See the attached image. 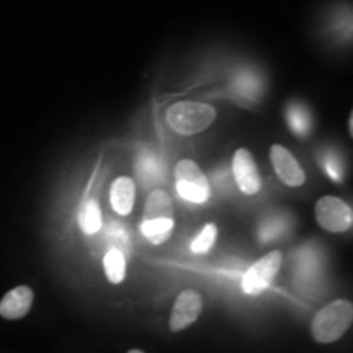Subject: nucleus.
<instances>
[{"label": "nucleus", "mask_w": 353, "mask_h": 353, "mask_svg": "<svg viewBox=\"0 0 353 353\" xmlns=\"http://www.w3.org/2000/svg\"><path fill=\"white\" fill-rule=\"evenodd\" d=\"M174 231V203L164 190H154L145 201L141 232L154 245L170 239Z\"/></svg>", "instance_id": "1"}, {"label": "nucleus", "mask_w": 353, "mask_h": 353, "mask_svg": "<svg viewBox=\"0 0 353 353\" xmlns=\"http://www.w3.org/2000/svg\"><path fill=\"white\" fill-rule=\"evenodd\" d=\"M353 322V304L347 299L329 303L317 312L311 324V332L316 342L332 343L350 329Z\"/></svg>", "instance_id": "2"}, {"label": "nucleus", "mask_w": 353, "mask_h": 353, "mask_svg": "<svg viewBox=\"0 0 353 353\" xmlns=\"http://www.w3.org/2000/svg\"><path fill=\"white\" fill-rule=\"evenodd\" d=\"M167 125L179 134L192 136L208 130L216 120V110L201 101H176L167 110Z\"/></svg>", "instance_id": "3"}, {"label": "nucleus", "mask_w": 353, "mask_h": 353, "mask_svg": "<svg viewBox=\"0 0 353 353\" xmlns=\"http://www.w3.org/2000/svg\"><path fill=\"white\" fill-rule=\"evenodd\" d=\"M175 190L183 200L203 205L210 198V182L196 162L183 159L176 164L175 170Z\"/></svg>", "instance_id": "4"}, {"label": "nucleus", "mask_w": 353, "mask_h": 353, "mask_svg": "<svg viewBox=\"0 0 353 353\" xmlns=\"http://www.w3.org/2000/svg\"><path fill=\"white\" fill-rule=\"evenodd\" d=\"M316 219L329 232H347L352 229L353 211L341 198L327 195L316 203Z\"/></svg>", "instance_id": "5"}, {"label": "nucleus", "mask_w": 353, "mask_h": 353, "mask_svg": "<svg viewBox=\"0 0 353 353\" xmlns=\"http://www.w3.org/2000/svg\"><path fill=\"white\" fill-rule=\"evenodd\" d=\"M281 262H283V255L278 250H273V252L257 260L254 265H250L249 270L242 276V291L247 294H252V296L263 293L272 285L273 278L276 276Z\"/></svg>", "instance_id": "6"}, {"label": "nucleus", "mask_w": 353, "mask_h": 353, "mask_svg": "<svg viewBox=\"0 0 353 353\" xmlns=\"http://www.w3.org/2000/svg\"><path fill=\"white\" fill-rule=\"evenodd\" d=\"M232 174L237 187L244 195H255L262 187V180L254 156L247 149H237L232 159Z\"/></svg>", "instance_id": "7"}, {"label": "nucleus", "mask_w": 353, "mask_h": 353, "mask_svg": "<svg viewBox=\"0 0 353 353\" xmlns=\"http://www.w3.org/2000/svg\"><path fill=\"white\" fill-rule=\"evenodd\" d=\"M203 298L193 290H185L179 294L170 314V329L174 332L190 327L201 314Z\"/></svg>", "instance_id": "8"}, {"label": "nucleus", "mask_w": 353, "mask_h": 353, "mask_svg": "<svg viewBox=\"0 0 353 353\" xmlns=\"http://www.w3.org/2000/svg\"><path fill=\"white\" fill-rule=\"evenodd\" d=\"M270 159L278 179L285 185H288V187H301L306 182V174H304L303 167L299 165V162L294 159L293 154L281 144L272 145Z\"/></svg>", "instance_id": "9"}, {"label": "nucleus", "mask_w": 353, "mask_h": 353, "mask_svg": "<svg viewBox=\"0 0 353 353\" xmlns=\"http://www.w3.org/2000/svg\"><path fill=\"white\" fill-rule=\"evenodd\" d=\"M33 304V291L28 286H17L0 301V316L15 321L28 314Z\"/></svg>", "instance_id": "10"}, {"label": "nucleus", "mask_w": 353, "mask_h": 353, "mask_svg": "<svg viewBox=\"0 0 353 353\" xmlns=\"http://www.w3.org/2000/svg\"><path fill=\"white\" fill-rule=\"evenodd\" d=\"M136 196V183L130 176H118L110 188V203L118 214L126 216L132 211Z\"/></svg>", "instance_id": "11"}, {"label": "nucleus", "mask_w": 353, "mask_h": 353, "mask_svg": "<svg viewBox=\"0 0 353 353\" xmlns=\"http://www.w3.org/2000/svg\"><path fill=\"white\" fill-rule=\"evenodd\" d=\"M105 275L113 285H120L126 276V259L120 249H110L103 259Z\"/></svg>", "instance_id": "12"}, {"label": "nucleus", "mask_w": 353, "mask_h": 353, "mask_svg": "<svg viewBox=\"0 0 353 353\" xmlns=\"http://www.w3.org/2000/svg\"><path fill=\"white\" fill-rule=\"evenodd\" d=\"M79 224L87 236H94L101 229V210L97 200H88L83 203L79 213Z\"/></svg>", "instance_id": "13"}, {"label": "nucleus", "mask_w": 353, "mask_h": 353, "mask_svg": "<svg viewBox=\"0 0 353 353\" xmlns=\"http://www.w3.org/2000/svg\"><path fill=\"white\" fill-rule=\"evenodd\" d=\"M216 237H218V228H216V224H206L200 231V234L193 239L192 244H190V250L193 254H208L211 247L214 245Z\"/></svg>", "instance_id": "14"}, {"label": "nucleus", "mask_w": 353, "mask_h": 353, "mask_svg": "<svg viewBox=\"0 0 353 353\" xmlns=\"http://www.w3.org/2000/svg\"><path fill=\"white\" fill-rule=\"evenodd\" d=\"M288 121L293 132L296 134H306L309 131V114L306 108L299 107V105H291L288 110Z\"/></svg>", "instance_id": "15"}, {"label": "nucleus", "mask_w": 353, "mask_h": 353, "mask_svg": "<svg viewBox=\"0 0 353 353\" xmlns=\"http://www.w3.org/2000/svg\"><path fill=\"white\" fill-rule=\"evenodd\" d=\"M324 165H325V170H327V174L332 176L334 180H341L342 179V165L339 164V161L332 156H329L327 159L324 161Z\"/></svg>", "instance_id": "16"}, {"label": "nucleus", "mask_w": 353, "mask_h": 353, "mask_svg": "<svg viewBox=\"0 0 353 353\" xmlns=\"http://www.w3.org/2000/svg\"><path fill=\"white\" fill-rule=\"evenodd\" d=\"M348 134L353 136V113H350V117H348Z\"/></svg>", "instance_id": "17"}, {"label": "nucleus", "mask_w": 353, "mask_h": 353, "mask_svg": "<svg viewBox=\"0 0 353 353\" xmlns=\"http://www.w3.org/2000/svg\"><path fill=\"white\" fill-rule=\"evenodd\" d=\"M128 353H144V352L143 350H136V348H134V350H130Z\"/></svg>", "instance_id": "18"}]
</instances>
